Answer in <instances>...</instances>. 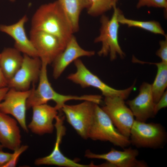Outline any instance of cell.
<instances>
[{"mask_svg":"<svg viewBox=\"0 0 167 167\" xmlns=\"http://www.w3.org/2000/svg\"><path fill=\"white\" fill-rule=\"evenodd\" d=\"M9 0L11 2H14L15 0Z\"/></svg>","mask_w":167,"mask_h":167,"instance_id":"d6a6232c","label":"cell"},{"mask_svg":"<svg viewBox=\"0 0 167 167\" xmlns=\"http://www.w3.org/2000/svg\"><path fill=\"white\" fill-rule=\"evenodd\" d=\"M95 103L88 101L75 105L65 104L61 110L67 122L83 139L88 138L93 120Z\"/></svg>","mask_w":167,"mask_h":167,"instance_id":"52a82bcc","label":"cell"},{"mask_svg":"<svg viewBox=\"0 0 167 167\" xmlns=\"http://www.w3.org/2000/svg\"><path fill=\"white\" fill-rule=\"evenodd\" d=\"M21 52L14 48L4 49L0 54V66L7 82L21 67L23 60Z\"/></svg>","mask_w":167,"mask_h":167,"instance_id":"d6986e66","label":"cell"},{"mask_svg":"<svg viewBox=\"0 0 167 167\" xmlns=\"http://www.w3.org/2000/svg\"><path fill=\"white\" fill-rule=\"evenodd\" d=\"M129 139L131 143L137 148L156 149L163 148L166 144L167 135L160 124L147 123L135 119Z\"/></svg>","mask_w":167,"mask_h":167,"instance_id":"277c9868","label":"cell"},{"mask_svg":"<svg viewBox=\"0 0 167 167\" xmlns=\"http://www.w3.org/2000/svg\"><path fill=\"white\" fill-rule=\"evenodd\" d=\"M48 64L42 62V66L39 79L38 86L33 85L26 103L27 109L34 106L47 104L52 100L56 103L55 107L61 110L66 102L71 100L72 96L70 95H64L57 92L52 87L47 76Z\"/></svg>","mask_w":167,"mask_h":167,"instance_id":"5b68a950","label":"cell"},{"mask_svg":"<svg viewBox=\"0 0 167 167\" xmlns=\"http://www.w3.org/2000/svg\"><path fill=\"white\" fill-rule=\"evenodd\" d=\"M147 6L167 8V0H138L136 5L137 8Z\"/></svg>","mask_w":167,"mask_h":167,"instance_id":"cb8c5ba5","label":"cell"},{"mask_svg":"<svg viewBox=\"0 0 167 167\" xmlns=\"http://www.w3.org/2000/svg\"><path fill=\"white\" fill-rule=\"evenodd\" d=\"M165 40L159 42L160 48L156 53V54L161 60V62L167 63V36H165Z\"/></svg>","mask_w":167,"mask_h":167,"instance_id":"484cf974","label":"cell"},{"mask_svg":"<svg viewBox=\"0 0 167 167\" xmlns=\"http://www.w3.org/2000/svg\"><path fill=\"white\" fill-rule=\"evenodd\" d=\"M95 54L94 51L86 50L82 48L73 35L64 50L52 63L54 78L57 79L59 78L67 67L75 60L82 57H91Z\"/></svg>","mask_w":167,"mask_h":167,"instance_id":"9a60e30c","label":"cell"},{"mask_svg":"<svg viewBox=\"0 0 167 167\" xmlns=\"http://www.w3.org/2000/svg\"><path fill=\"white\" fill-rule=\"evenodd\" d=\"M113 3H116L117 2L118 0H111Z\"/></svg>","mask_w":167,"mask_h":167,"instance_id":"4dcf8cb0","label":"cell"},{"mask_svg":"<svg viewBox=\"0 0 167 167\" xmlns=\"http://www.w3.org/2000/svg\"><path fill=\"white\" fill-rule=\"evenodd\" d=\"M32 108V118L28 128L39 135L52 133L54 126L53 121L58 115V110L47 104L35 106Z\"/></svg>","mask_w":167,"mask_h":167,"instance_id":"2e32d148","label":"cell"},{"mask_svg":"<svg viewBox=\"0 0 167 167\" xmlns=\"http://www.w3.org/2000/svg\"><path fill=\"white\" fill-rule=\"evenodd\" d=\"M64 117L58 115L55 118L54 125L56 130V141L54 149L49 155L36 159L34 164L37 165H54L66 167H97L93 163L84 165L78 163L64 156L60 149V145L63 136L65 134L66 129L63 125Z\"/></svg>","mask_w":167,"mask_h":167,"instance_id":"7c38bea8","label":"cell"},{"mask_svg":"<svg viewBox=\"0 0 167 167\" xmlns=\"http://www.w3.org/2000/svg\"><path fill=\"white\" fill-rule=\"evenodd\" d=\"M31 92V89L20 91L9 88L0 104V112L14 117L27 132L28 129L26 120V103Z\"/></svg>","mask_w":167,"mask_h":167,"instance_id":"8fae6325","label":"cell"},{"mask_svg":"<svg viewBox=\"0 0 167 167\" xmlns=\"http://www.w3.org/2000/svg\"><path fill=\"white\" fill-rule=\"evenodd\" d=\"M74 62L76 71L69 75L67 79L79 85L83 88L93 87L99 89L105 97L118 96L124 100L128 98L134 88L135 82L131 86L124 89L118 90L113 88L92 73L80 59L75 60Z\"/></svg>","mask_w":167,"mask_h":167,"instance_id":"8992f818","label":"cell"},{"mask_svg":"<svg viewBox=\"0 0 167 167\" xmlns=\"http://www.w3.org/2000/svg\"><path fill=\"white\" fill-rule=\"evenodd\" d=\"M3 148V147L0 143V150H2Z\"/></svg>","mask_w":167,"mask_h":167,"instance_id":"1f68e13d","label":"cell"},{"mask_svg":"<svg viewBox=\"0 0 167 167\" xmlns=\"http://www.w3.org/2000/svg\"><path fill=\"white\" fill-rule=\"evenodd\" d=\"M116 4L113 5V12L111 19L105 15H102L100 34L94 41L95 43L101 42L102 44L101 49L97 53L99 56H105L109 54L111 61L116 59L117 55L121 58H124L125 55L118 42L119 25L118 17L121 11L117 7Z\"/></svg>","mask_w":167,"mask_h":167,"instance_id":"7a4b0ae2","label":"cell"},{"mask_svg":"<svg viewBox=\"0 0 167 167\" xmlns=\"http://www.w3.org/2000/svg\"><path fill=\"white\" fill-rule=\"evenodd\" d=\"M13 153L4 152L0 150V167L3 166L11 159Z\"/></svg>","mask_w":167,"mask_h":167,"instance_id":"83f0119b","label":"cell"},{"mask_svg":"<svg viewBox=\"0 0 167 167\" xmlns=\"http://www.w3.org/2000/svg\"><path fill=\"white\" fill-rule=\"evenodd\" d=\"M30 31H41L51 34L66 45L74 33L57 0L42 5L38 8L32 17Z\"/></svg>","mask_w":167,"mask_h":167,"instance_id":"6da1fadb","label":"cell"},{"mask_svg":"<svg viewBox=\"0 0 167 167\" xmlns=\"http://www.w3.org/2000/svg\"><path fill=\"white\" fill-rule=\"evenodd\" d=\"M138 151L129 148L119 151L112 148L107 153L99 154L93 153L90 150L86 151L85 156L89 159L104 160L113 165L114 167H148L147 163L137 158Z\"/></svg>","mask_w":167,"mask_h":167,"instance_id":"4fadbf2b","label":"cell"},{"mask_svg":"<svg viewBox=\"0 0 167 167\" xmlns=\"http://www.w3.org/2000/svg\"><path fill=\"white\" fill-rule=\"evenodd\" d=\"M118 20L119 23L126 25L128 27H136L142 28L153 33L165 36V32L160 24L155 21H141L128 19L121 13H119Z\"/></svg>","mask_w":167,"mask_h":167,"instance_id":"7402d4cb","label":"cell"},{"mask_svg":"<svg viewBox=\"0 0 167 167\" xmlns=\"http://www.w3.org/2000/svg\"><path fill=\"white\" fill-rule=\"evenodd\" d=\"M9 89L7 87L0 88V104L3 100L4 98Z\"/></svg>","mask_w":167,"mask_h":167,"instance_id":"f546056e","label":"cell"},{"mask_svg":"<svg viewBox=\"0 0 167 167\" xmlns=\"http://www.w3.org/2000/svg\"><path fill=\"white\" fill-rule=\"evenodd\" d=\"M27 145H21L14 150L12 158L3 167H15L16 166L20 156L28 148Z\"/></svg>","mask_w":167,"mask_h":167,"instance_id":"d4e9b609","label":"cell"},{"mask_svg":"<svg viewBox=\"0 0 167 167\" xmlns=\"http://www.w3.org/2000/svg\"><path fill=\"white\" fill-rule=\"evenodd\" d=\"M66 15L74 32L79 29V17L82 11L90 5L89 0H57Z\"/></svg>","mask_w":167,"mask_h":167,"instance_id":"ffe728a7","label":"cell"},{"mask_svg":"<svg viewBox=\"0 0 167 167\" xmlns=\"http://www.w3.org/2000/svg\"><path fill=\"white\" fill-rule=\"evenodd\" d=\"M28 20L26 15L16 23L10 25H0V31L6 33L15 41L14 48L24 54L32 57H39L36 51L25 32L24 25Z\"/></svg>","mask_w":167,"mask_h":167,"instance_id":"e0dca14e","label":"cell"},{"mask_svg":"<svg viewBox=\"0 0 167 167\" xmlns=\"http://www.w3.org/2000/svg\"><path fill=\"white\" fill-rule=\"evenodd\" d=\"M90 5L87 9L88 13L92 16H96L113 8L114 3L111 0H89Z\"/></svg>","mask_w":167,"mask_h":167,"instance_id":"603a6c76","label":"cell"},{"mask_svg":"<svg viewBox=\"0 0 167 167\" xmlns=\"http://www.w3.org/2000/svg\"><path fill=\"white\" fill-rule=\"evenodd\" d=\"M126 104L129 106L135 120L146 122L153 118L154 114V102L152 91V85L144 82L140 86L138 95L134 99L128 100Z\"/></svg>","mask_w":167,"mask_h":167,"instance_id":"5bb4252c","label":"cell"},{"mask_svg":"<svg viewBox=\"0 0 167 167\" xmlns=\"http://www.w3.org/2000/svg\"><path fill=\"white\" fill-rule=\"evenodd\" d=\"M167 106V91L164 93L158 101L155 104L154 114L156 115L161 109Z\"/></svg>","mask_w":167,"mask_h":167,"instance_id":"4316f807","label":"cell"},{"mask_svg":"<svg viewBox=\"0 0 167 167\" xmlns=\"http://www.w3.org/2000/svg\"><path fill=\"white\" fill-rule=\"evenodd\" d=\"M7 81L4 77L0 66V88L7 87Z\"/></svg>","mask_w":167,"mask_h":167,"instance_id":"f1b7e54d","label":"cell"},{"mask_svg":"<svg viewBox=\"0 0 167 167\" xmlns=\"http://www.w3.org/2000/svg\"><path fill=\"white\" fill-rule=\"evenodd\" d=\"M140 63L153 64L156 66L157 70L155 80L151 84L153 100L156 103L165 92L167 86V63L162 62L158 63L146 62L139 60Z\"/></svg>","mask_w":167,"mask_h":167,"instance_id":"44dd1931","label":"cell"},{"mask_svg":"<svg viewBox=\"0 0 167 167\" xmlns=\"http://www.w3.org/2000/svg\"><path fill=\"white\" fill-rule=\"evenodd\" d=\"M21 138L17 121L0 112V143L3 147L14 151L21 146Z\"/></svg>","mask_w":167,"mask_h":167,"instance_id":"ac0fdd59","label":"cell"},{"mask_svg":"<svg viewBox=\"0 0 167 167\" xmlns=\"http://www.w3.org/2000/svg\"><path fill=\"white\" fill-rule=\"evenodd\" d=\"M30 39L42 62L52 63L66 45L58 37L41 31H30Z\"/></svg>","mask_w":167,"mask_h":167,"instance_id":"30bf717a","label":"cell"},{"mask_svg":"<svg viewBox=\"0 0 167 167\" xmlns=\"http://www.w3.org/2000/svg\"><path fill=\"white\" fill-rule=\"evenodd\" d=\"M42 66L39 57L24 54L22 64L13 77L7 82V87L20 91L30 89L32 84L38 81Z\"/></svg>","mask_w":167,"mask_h":167,"instance_id":"9c48e42d","label":"cell"},{"mask_svg":"<svg viewBox=\"0 0 167 167\" xmlns=\"http://www.w3.org/2000/svg\"><path fill=\"white\" fill-rule=\"evenodd\" d=\"M88 138L94 140L109 142L123 148L131 144L129 138L122 135L115 128L109 117L96 103Z\"/></svg>","mask_w":167,"mask_h":167,"instance_id":"3957f363","label":"cell"},{"mask_svg":"<svg viewBox=\"0 0 167 167\" xmlns=\"http://www.w3.org/2000/svg\"><path fill=\"white\" fill-rule=\"evenodd\" d=\"M124 100L118 96L105 97L103 110L109 117L113 124L122 135L129 138L134 122V116L126 105Z\"/></svg>","mask_w":167,"mask_h":167,"instance_id":"ba28073f","label":"cell"}]
</instances>
